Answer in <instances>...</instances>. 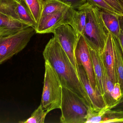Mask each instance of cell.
Returning a JSON list of instances; mask_svg holds the SVG:
<instances>
[{
	"label": "cell",
	"mask_w": 123,
	"mask_h": 123,
	"mask_svg": "<svg viewBox=\"0 0 123 123\" xmlns=\"http://www.w3.org/2000/svg\"><path fill=\"white\" fill-rule=\"evenodd\" d=\"M85 5L77 9L71 7L69 9L70 16L69 25L75 30L78 36L83 34L86 25V12Z\"/></svg>",
	"instance_id": "cell-13"
},
{
	"label": "cell",
	"mask_w": 123,
	"mask_h": 123,
	"mask_svg": "<svg viewBox=\"0 0 123 123\" xmlns=\"http://www.w3.org/2000/svg\"><path fill=\"white\" fill-rule=\"evenodd\" d=\"M107 108V107L101 110H97L93 107L90 108L85 123H101L103 115Z\"/></svg>",
	"instance_id": "cell-23"
},
{
	"label": "cell",
	"mask_w": 123,
	"mask_h": 123,
	"mask_svg": "<svg viewBox=\"0 0 123 123\" xmlns=\"http://www.w3.org/2000/svg\"><path fill=\"white\" fill-rule=\"evenodd\" d=\"M36 32L31 26L14 34L0 37V65L22 50Z\"/></svg>",
	"instance_id": "cell-5"
},
{
	"label": "cell",
	"mask_w": 123,
	"mask_h": 123,
	"mask_svg": "<svg viewBox=\"0 0 123 123\" xmlns=\"http://www.w3.org/2000/svg\"><path fill=\"white\" fill-rule=\"evenodd\" d=\"M28 8L37 25L43 9L44 0H22Z\"/></svg>",
	"instance_id": "cell-17"
},
{
	"label": "cell",
	"mask_w": 123,
	"mask_h": 123,
	"mask_svg": "<svg viewBox=\"0 0 123 123\" xmlns=\"http://www.w3.org/2000/svg\"><path fill=\"white\" fill-rule=\"evenodd\" d=\"M112 96L113 99L116 102V104L122 98V93L120 84L118 82L115 83L114 84V88L112 93Z\"/></svg>",
	"instance_id": "cell-27"
},
{
	"label": "cell",
	"mask_w": 123,
	"mask_h": 123,
	"mask_svg": "<svg viewBox=\"0 0 123 123\" xmlns=\"http://www.w3.org/2000/svg\"><path fill=\"white\" fill-rule=\"evenodd\" d=\"M113 35V34H112ZM116 71L118 82L120 84L123 97V54L119 43L118 38L113 35Z\"/></svg>",
	"instance_id": "cell-14"
},
{
	"label": "cell",
	"mask_w": 123,
	"mask_h": 123,
	"mask_svg": "<svg viewBox=\"0 0 123 123\" xmlns=\"http://www.w3.org/2000/svg\"><path fill=\"white\" fill-rule=\"evenodd\" d=\"M44 87L40 105L48 113L60 109L62 85L57 74L47 61L45 60Z\"/></svg>",
	"instance_id": "cell-4"
},
{
	"label": "cell",
	"mask_w": 123,
	"mask_h": 123,
	"mask_svg": "<svg viewBox=\"0 0 123 123\" xmlns=\"http://www.w3.org/2000/svg\"><path fill=\"white\" fill-rule=\"evenodd\" d=\"M120 16H123V10L118 0H105Z\"/></svg>",
	"instance_id": "cell-26"
},
{
	"label": "cell",
	"mask_w": 123,
	"mask_h": 123,
	"mask_svg": "<svg viewBox=\"0 0 123 123\" xmlns=\"http://www.w3.org/2000/svg\"><path fill=\"white\" fill-rule=\"evenodd\" d=\"M86 12V25L82 35L90 47L102 52L109 31L102 18L100 9L87 2L85 5Z\"/></svg>",
	"instance_id": "cell-2"
},
{
	"label": "cell",
	"mask_w": 123,
	"mask_h": 123,
	"mask_svg": "<svg viewBox=\"0 0 123 123\" xmlns=\"http://www.w3.org/2000/svg\"><path fill=\"white\" fill-rule=\"evenodd\" d=\"M61 1L69 7L77 9L83 6L87 3L86 0H57Z\"/></svg>",
	"instance_id": "cell-25"
},
{
	"label": "cell",
	"mask_w": 123,
	"mask_h": 123,
	"mask_svg": "<svg viewBox=\"0 0 123 123\" xmlns=\"http://www.w3.org/2000/svg\"><path fill=\"white\" fill-rule=\"evenodd\" d=\"M118 19L121 30L123 32V16H118Z\"/></svg>",
	"instance_id": "cell-30"
},
{
	"label": "cell",
	"mask_w": 123,
	"mask_h": 123,
	"mask_svg": "<svg viewBox=\"0 0 123 123\" xmlns=\"http://www.w3.org/2000/svg\"><path fill=\"white\" fill-rule=\"evenodd\" d=\"M90 107L77 94L62 86V123H85Z\"/></svg>",
	"instance_id": "cell-3"
},
{
	"label": "cell",
	"mask_w": 123,
	"mask_h": 123,
	"mask_svg": "<svg viewBox=\"0 0 123 123\" xmlns=\"http://www.w3.org/2000/svg\"><path fill=\"white\" fill-rule=\"evenodd\" d=\"M123 123V111L112 110L108 108L105 112L101 123Z\"/></svg>",
	"instance_id": "cell-21"
},
{
	"label": "cell",
	"mask_w": 123,
	"mask_h": 123,
	"mask_svg": "<svg viewBox=\"0 0 123 123\" xmlns=\"http://www.w3.org/2000/svg\"><path fill=\"white\" fill-rule=\"evenodd\" d=\"M100 55L107 75L114 84L117 83L113 35L110 32L103 51Z\"/></svg>",
	"instance_id": "cell-9"
},
{
	"label": "cell",
	"mask_w": 123,
	"mask_h": 123,
	"mask_svg": "<svg viewBox=\"0 0 123 123\" xmlns=\"http://www.w3.org/2000/svg\"><path fill=\"white\" fill-rule=\"evenodd\" d=\"M103 20L110 33L118 37L121 32L118 16L100 10Z\"/></svg>",
	"instance_id": "cell-15"
},
{
	"label": "cell",
	"mask_w": 123,
	"mask_h": 123,
	"mask_svg": "<svg viewBox=\"0 0 123 123\" xmlns=\"http://www.w3.org/2000/svg\"><path fill=\"white\" fill-rule=\"evenodd\" d=\"M75 56L77 65L83 66L92 86L95 91L99 92L89 47L82 35L80 34L78 36Z\"/></svg>",
	"instance_id": "cell-7"
},
{
	"label": "cell",
	"mask_w": 123,
	"mask_h": 123,
	"mask_svg": "<svg viewBox=\"0 0 123 123\" xmlns=\"http://www.w3.org/2000/svg\"><path fill=\"white\" fill-rule=\"evenodd\" d=\"M53 33L77 71L78 65L75 56L78 38L76 32L71 25L65 24L55 29Z\"/></svg>",
	"instance_id": "cell-6"
},
{
	"label": "cell",
	"mask_w": 123,
	"mask_h": 123,
	"mask_svg": "<svg viewBox=\"0 0 123 123\" xmlns=\"http://www.w3.org/2000/svg\"><path fill=\"white\" fill-rule=\"evenodd\" d=\"M118 1L123 10V0H118Z\"/></svg>",
	"instance_id": "cell-31"
},
{
	"label": "cell",
	"mask_w": 123,
	"mask_h": 123,
	"mask_svg": "<svg viewBox=\"0 0 123 123\" xmlns=\"http://www.w3.org/2000/svg\"><path fill=\"white\" fill-rule=\"evenodd\" d=\"M17 13L21 22L36 29L37 24L22 0H17Z\"/></svg>",
	"instance_id": "cell-16"
},
{
	"label": "cell",
	"mask_w": 123,
	"mask_h": 123,
	"mask_svg": "<svg viewBox=\"0 0 123 123\" xmlns=\"http://www.w3.org/2000/svg\"><path fill=\"white\" fill-rule=\"evenodd\" d=\"M69 9L55 12L41 17L35 29L36 33H53L55 29L61 25H69L70 17Z\"/></svg>",
	"instance_id": "cell-8"
},
{
	"label": "cell",
	"mask_w": 123,
	"mask_h": 123,
	"mask_svg": "<svg viewBox=\"0 0 123 123\" xmlns=\"http://www.w3.org/2000/svg\"><path fill=\"white\" fill-rule=\"evenodd\" d=\"M43 55L57 74L62 86L74 92L90 107H93L77 71L54 36L46 45Z\"/></svg>",
	"instance_id": "cell-1"
},
{
	"label": "cell",
	"mask_w": 123,
	"mask_h": 123,
	"mask_svg": "<svg viewBox=\"0 0 123 123\" xmlns=\"http://www.w3.org/2000/svg\"><path fill=\"white\" fill-rule=\"evenodd\" d=\"M87 2L97 7L100 10L112 14H117L118 13L105 0H86ZM120 16V15H119Z\"/></svg>",
	"instance_id": "cell-24"
},
{
	"label": "cell",
	"mask_w": 123,
	"mask_h": 123,
	"mask_svg": "<svg viewBox=\"0 0 123 123\" xmlns=\"http://www.w3.org/2000/svg\"><path fill=\"white\" fill-rule=\"evenodd\" d=\"M48 113L40 105L35 110L31 116L26 120L19 121L21 123H44L46 115Z\"/></svg>",
	"instance_id": "cell-22"
},
{
	"label": "cell",
	"mask_w": 123,
	"mask_h": 123,
	"mask_svg": "<svg viewBox=\"0 0 123 123\" xmlns=\"http://www.w3.org/2000/svg\"><path fill=\"white\" fill-rule=\"evenodd\" d=\"M114 84H115L108 77L106 72L104 78L103 96L107 107L110 108L116 104V102L113 99L112 96Z\"/></svg>",
	"instance_id": "cell-20"
},
{
	"label": "cell",
	"mask_w": 123,
	"mask_h": 123,
	"mask_svg": "<svg viewBox=\"0 0 123 123\" xmlns=\"http://www.w3.org/2000/svg\"><path fill=\"white\" fill-rule=\"evenodd\" d=\"M112 110L123 111V97L114 106L110 108Z\"/></svg>",
	"instance_id": "cell-28"
},
{
	"label": "cell",
	"mask_w": 123,
	"mask_h": 123,
	"mask_svg": "<svg viewBox=\"0 0 123 123\" xmlns=\"http://www.w3.org/2000/svg\"><path fill=\"white\" fill-rule=\"evenodd\" d=\"M89 47L96 77L98 89L99 92L103 96L104 78L106 71L103 66L100 53L94 48L89 46Z\"/></svg>",
	"instance_id": "cell-11"
},
{
	"label": "cell",
	"mask_w": 123,
	"mask_h": 123,
	"mask_svg": "<svg viewBox=\"0 0 123 123\" xmlns=\"http://www.w3.org/2000/svg\"><path fill=\"white\" fill-rule=\"evenodd\" d=\"M29 26L18 20L0 13V37L11 35Z\"/></svg>",
	"instance_id": "cell-12"
},
{
	"label": "cell",
	"mask_w": 123,
	"mask_h": 123,
	"mask_svg": "<svg viewBox=\"0 0 123 123\" xmlns=\"http://www.w3.org/2000/svg\"><path fill=\"white\" fill-rule=\"evenodd\" d=\"M17 0H0V13L20 21L17 13Z\"/></svg>",
	"instance_id": "cell-18"
},
{
	"label": "cell",
	"mask_w": 123,
	"mask_h": 123,
	"mask_svg": "<svg viewBox=\"0 0 123 123\" xmlns=\"http://www.w3.org/2000/svg\"><path fill=\"white\" fill-rule=\"evenodd\" d=\"M70 7L57 0H44L41 17L55 12L68 9Z\"/></svg>",
	"instance_id": "cell-19"
},
{
	"label": "cell",
	"mask_w": 123,
	"mask_h": 123,
	"mask_svg": "<svg viewBox=\"0 0 123 123\" xmlns=\"http://www.w3.org/2000/svg\"><path fill=\"white\" fill-rule=\"evenodd\" d=\"M119 40V43L120 45L121 51L123 54V32L121 30L120 35L118 37Z\"/></svg>",
	"instance_id": "cell-29"
},
{
	"label": "cell",
	"mask_w": 123,
	"mask_h": 123,
	"mask_svg": "<svg viewBox=\"0 0 123 123\" xmlns=\"http://www.w3.org/2000/svg\"><path fill=\"white\" fill-rule=\"evenodd\" d=\"M77 65V72L93 107L97 110H101L107 107L103 96L92 86L83 66L79 64Z\"/></svg>",
	"instance_id": "cell-10"
}]
</instances>
